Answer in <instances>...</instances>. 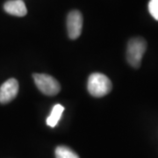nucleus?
I'll use <instances>...</instances> for the list:
<instances>
[{"mask_svg": "<svg viewBox=\"0 0 158 158\" xmlns=\"http://www.w3.org/2000/svg\"><path fill=\"white\" fill-rule=\"evenodd\" d=\"M34 83L43 94L55 96L61 90V85L56 79L47 74H34Z\"/></svg>", "mask_w": 158, "mask_h": 158, "instance_id": "obj_3", "label": "nucleus"}, {"mask_svg": "<svg viewBox=\"0 0 158 158\" xmlns=\"http://www.w3.org/2000/svg\"><path fill=\"white\" fill-rule=\"evenodd\" d=\"M5 11L13 16L24 17L27 13V9L22 0H9L4 5Z\"/></svg>", "mask_w": 158, "mask_h": 158, "instance_id": "obj_6", "label": "nucleus"}, {"mask_svg": "<svg viewBox=\"0 0 158 158\" xmlns=\"http://www.w3.org/2000/svg\"><path fill=\"white\" fill-rule=\"evenodd\" d=\"M148 11L152 17L158 20V0H150L148 3Z\"/></svg>", "mask_w": 158, "mask_h": 158, "instance_id": "obj_9", "label": "nucleus"}, {"mask_svg": "<svg viewBox=\"0 0 158 158\" xmlns=\"http://www.w3.org/2000/svg\"><path fill=\"white\" fill-rule=\"evenodd\" d=\"M88 91L91 96L100 98L107 95L112 90L111 80L102 73H92L88 78Z\"/></svg>", "mask_w": 158, "mask_h": 158, "instance_id": "obj_1", "label": "nucleus"}, {"mask_svg": "<svg viewBox=\"0 0 158 158\" xmlns=\"http://www.w3.org/2000/svg\"><path fill=\"white\" fill-rule=\"evenodd\" d=\"M146 48L147 42L143 38H133L128 41L127 48V60L132 67L138 69L141 66V60Z\"/></svg>", "mask_w": 158, "mask_h": 158, "instance_id": "obj_2", "label": "nucleus"}, {"mask_svg": "<svg viewBox=\"0 0 158 158\" xmlns=\"http://www.w3.org/2000/svg\"><path fill=\"white\" fill-rule=\"evenodd\" d=\"M56 158H80L77 154L66 146H59L56 149Z\"/></svg>", "mask_w": 158, "mask_h": 158, "instance_id": "obj_8", "label": "nucleus"}, {"mask_svg": "<svg viewBox=\"0 0 158 158\" xmlns=\"http://www.w3.org/2000/svg\"><path fill=\"white\" fill-rule=\"evenodd\" d=\"M63 111H64V107L62 106V105H59V104L56 105L52 109L50 115L47 118L48 126H49L51 127H56L57 123H58V121L60 120L61 117H62Z\"/></svg>", "mask_w": 158, "mask_h": 158, "instance_id": "obj_7", "label": "nucleus"}, {"mask_svg": "<svg viewBox=\"0 0 158 158\" xmlns=\"http://www.w3.org/2000/svg\"><path fill=\"white\" fill-rule=\"evenodd\" d=\"M67 28L69 37L71 40L78 38L83 28V16L79 11L74 10L68 14L67 17Z\"/></svg>", "mask_w": 158, "mask_h": 158, "instance_id": "obj_4", "label": "nucleus"}, {"mask_svg": "<svg viewBox=\"0 0 158 158\" xmlns=\"http://www.w3.org/2000/svg\"><path fill=\"white\" fill-rule=\"evenodd\" d=\"M19 92V83L16 79L11 78L6 81L0 87V103L7 104L13 100Z\"/></svg>", "mask_w": 158, "mask_h": 158, "instance_id": "obj_5", "label": "nucleus"}]
</instances>
